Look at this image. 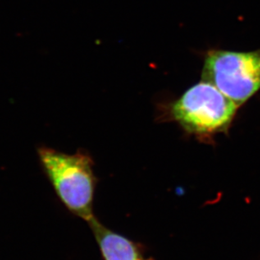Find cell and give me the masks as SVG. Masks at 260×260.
Wrapping results in <instances>:
<instances>
[{"label":"cell","instance_id":"cell-1","mask_svg":"<svg viewBox=\"0 0 260 260\" xmlns=\"http://www.w3.org/2000/svg\"><path fill=\"white\" fill-rule=\"evenodd\" d=\"M37 153L42 170L61 203L88 223L93 221L98 179L90 154L82 149L69 154L46 147H39Z\"/></svg>","mask_w":260,"mask_h":260},{"label":"cell","instance_id":"cell-2","mask_svg":"<svg viewBox=\"0 0 260 260\" xmlns=\"http://www.w3.org/2000/svg\"><path fill=\"white\" fill-rule=\"evenodd\" d=\"M239 106L209 82L197 83L168 106L173 120L197 135L226 130Z\"/></svg>","mask_w":260,"mask_h":260},{"label":"cell","instance_id":"cell-3","mask_svg":"<svg viewBox=\"0 0 260 260\" xmlns=\"http://www.w3.org/2000/svg\"><path fill=\"white\" fill-rule=\"evenodd\" d=\"M202 78L242 106L260 89V49L245 52L209 51Z\"/></svg>","mask_w":260,"mask_h":260},{"label":"cell","instance_id":"cell-4","mask_svg":"<svg viewBox=\"0 0 260 260\" xmlns=\"http://www.w3.org/2000/svg\"><path fill=\"white\" fill-rule=\"evenodd\" d=\"M88 224L105 260H147L134 242L107 229L96 217Z\"/></svg>","mask_w":260,"mask_h":260}]
</instances>
